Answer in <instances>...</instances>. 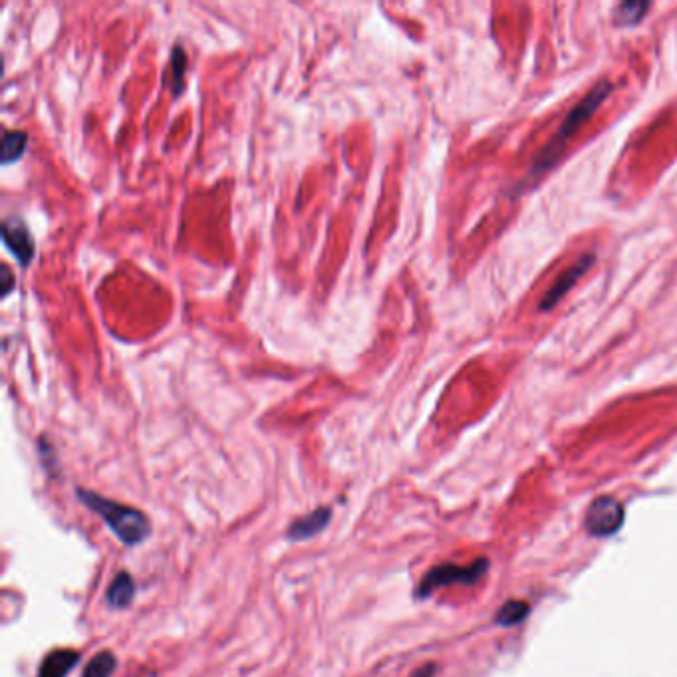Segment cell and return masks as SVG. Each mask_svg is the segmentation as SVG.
<instances>
[{
	"label": "cell",
	"instance_id": "obj_1",
	"mask_svg": "<svg viewBox=\"0 0 677 677\" xmlns=\"http://www.w3.org/2000/svg\"><path fill=\"white\" fill-rule=\"evenodd\" d=\"M76 495L82 505H86L90 511L102 517V521L114 531V535L128 544L136 546L141 544L151 533V521L145 513L137 511L134 507L122 505L118 501L106 499L94 491L88 489H76Z\"/></svg>",
	"mask_w": 677,
	"mask_h": 677
},
{
	"label": "cell",
	"instance_id": "obj_2",
	"mask_svg": "<svg viewBox=\"0 0 677 677\" xmlns=\"http://www.w3.org/2000/svg\"><path fill=\"white\" fill-rule=\"evenodd\" d=\"M612 92V84L610 82H600L584 100L580 106H576L570 116L566 118V122L562 124L560 132L554 136V139L542 149L541 155L537 157V163H535V173H541V171H546L550 169L558 157L562 155L564 151V145L570 137L574 136L580 126L602 106V102L608 98V94Z\"/></svg>",
	"mask_w": 677,
	"mask_h": 677
},
{
	"label": "cell",
	"instance_id": "obj_3",
	"mask_svg": "<svg viewBox=\"0 0 677 677\" xmlns=\"http://www.w3.org/2000/svg\"><path fill=\"white\" fill-rule=\"evenodd\" d=\"M489 570V560L487 558H477L473 564L469 566H459V564H439L435 568H431L419 582L417 590H415V598L423 600L429 598L435 590L445 588V586H455V584H475L479 582L485 572Z\"/></svg>",
	"mask_w": 677,
	"mask_h": 677
},
{
	"label": "cell",
	"instance_id": "obj_4",
	"mask_svg": "<svg viewBox=\"0 0 677 677\" xmlns=\"http://www.w3.org/2000/svg\"><path fill=\"white\" fill-rule=\"evenodd\" d=\"M624 507L614 497H598L586 511L584 525L594 537H612L624 525Z\"/></svg>",
	"mask_w": 677,
	"mask_h": 677
},
{
	"label": "cell",
	"instance_id": "obj_5",
	"mask_svg": "<svg viewBox=\"0 0 677 677\" xmlns=\"http://www.w3.org/2000/svg\"><path fill=\"white\" fill-rule=\"evenodd\" d=\"M2 239L4 245L12 251L22 267H28L34 259V241L30 231L22 221H4L2 223Z\"/></svg>",
	"mask_w": 677,
	"mask_h": 677
},
{
	"label": "cell",
	"instance_id": "obj_6",
	"mask_svg": "<svg viewBox=\"0 0 677 677\" xmlns=\"http://www.w3.org/2000/svg\"><path fill=\"white\" fill-rule=\"evenodd\" d=\"M330 519H332L330 507H318L312 513L292 521L288 531H286V537L294 542L308 541V539L320 535L330 525Z\"/></svg>",
	"mask_w": 677,
	"mask_h": 677
},
{
	"label": "cell",
	"instance_id": "obj_7",
	"mask_svg": "<svg viewBox=\"0 0 677 677\" xmlns=\"http://www.w3.org/2000/svg\"><path fill=\"white\" fill-rule=\"evenodd\" d=\"M80 654L72 648H58L44 656L38 677H68V674L78 666Z\"/></svg>",
	"mask_w": 677,
	"mask_h": 677
},
{
	"label": "cell",
	"instance_id": "obj_8",
	"mask_svg": "<svg viewBox=\"0 0 677 677\" xmlns=\"http://www.w3.org/2000/svg\"><path fill=\"white\" fill-rule=\"evenodd\" d=\"M594 263V257H584L582 261H578L570 271L564 272L558 280H556V284L550 288V292L542 298V304H541V310H550L572 286H574V282L584 274V272L588 271L590 269V265Z\"/></svg>",
	"mask_w": 677,
	"mask_h": 677
},
{
	"label": "cell",
	"instance_id": "obj_9",
	"mask_svg": "<svg viewBox=\"0 0 677 677\" xmlns=\"http://www.w3.org/2000/svg\"><path fill=\"white\" fill-rule=\"evenodd\" d=\"M134 596H136V582L132 578L130 572H118L116 578L112 580L110 588H108V604L114 608V610H126L128 606H132L134 602Z\"/></svg>",
	"mask_w": 677,
	"mask_h": 677
},
{
	"label": "cell",
	"instance_id": "obj_10",
	"mask_svg": "<svg viewBox=\"0 0 677 677\" xmlns=\"http://www.w3.org/2000/svg\"><path fill=\"white\" fill-rule=\"evenodd\" d=\"M531 614V606L525 600H511L505 606H501V610L495 616V624L501 628H509V626H517L523 620H527V616Z\"/></svg>",
	"mask_w": 677,
	"mask_h": 677
},
{
	"label": "cell",
	"instance_id": "obj_11",
	"mask_svg": "<svg viewBox=\"0 0 677 677\" xmlns=\"http://www.w3.org/2000/svg\"><path fill=\"white\" fill-rule=\"evenodd\" d=\"M118 668V660L112 652L104 650L100 654H96L84 668L82 677H112Z\"/></svg>",
	"mask_w": 677,
	"mask_h": 677
},
{
	"label": "cell",
	"instance_id": "obj_12",
	"mask_svg": "<svg viewBox=\"0 0 677 677\" xmlns=\"http://www.w3.org/2000/svg\"><path fill=\"white\" fill-rule=\"evenodd\" d=\"M26 141H28V137H26L24 132H18V130L4 132V137H2V153H0L2 163H12V161L20 159V155L26 149Z\"/></svg>",
	"mask_w": 677,
	"mask_h": 677
},
{
	"label": "cell",
	"instance_id": "obj_13",
	"mask_svg": "<svg viewBox=\"0 0 677 677\" xmlns=\"http://www.w3.org/2000/svg\"><path fill=\"white\" fill-rule=\"evenodd\" d=\"M171 68H173V92L179 94L185 86L183 76H185V70H187V56L181 50V46H175V50L171 54Z\"/></svg>",
	"mask_w": 677,
	"mask_h": 677
},
{
	"label": "cell",
	"instance_id": "obj_14",
	"mask_svg": "<svg viewBox=\"0 0 677 677\" xmlns=\"http://www.w3.org/2000/svg\"><path fill=\"white\" fill-rule=\"evenodd\" d=\"M646 10H648V4H644V2H626V4H622L620 8H618V20L622 22V24H636V22H640L642 18L640 16H636L634 12H638V14H646Z\"/></svg>",
	"mask_w": 677,
	"mask_h": 677
},
{
	"label": "cell",
	"instance_id": "obj_15",
	"mask_svg": "<svg viewBox=\"0 0 677 677\" xmlns=\"http://www.w3.org/2000/svg\"><path fill=\"white\" fill-rule=\"evenodd\" d=\"M0 276H2V280H0V286H2V296H8V294H10V290H12V286H14V276H12V272H10L8 267H2Z\"/></svg>",
	"mask_w": 677,
	"mask_h": 677
},
{
	"label": "cell",
	"instance_id": "obj_16",
	"mask_svg": "<svg viewBox=\"0 0 677 677\" xmlns=\"http://www.w3.org/2000/svg\"><path fill=\"white\" fill-rule=\"evenodd\" d=\"M435 672H437V666L435 664H425L421 666L419 670H415L411 677H435Z\"/></svg>",
	"mask_w": 677,
	"mask_h": 677
}]
</instances>
